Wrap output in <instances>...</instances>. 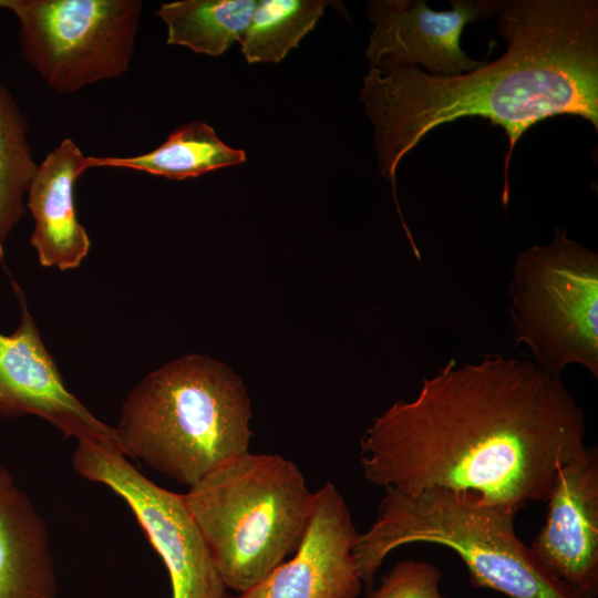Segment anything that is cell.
Listing matches in <instances>:
<instances>
[{
  "mask_svg": "<svg viewBox=\"0 0 598 598\" xmlns=\"http://www.w3.org/2000/svg\"><path fill=\"white\" fill-rule=\"evenodd\" d=\"M227 589L241 594L295 554L315 493L279 454L246 452L184 494Z\"/></svg>",
  "mask_w": 598,
  "mask_h": 598,
  "instance_id": "4",
  "label": "cell"
},
{
  "mask_svg": "<svg viewBox=\"0 0 598 598\" xmlns=\"http://www.w3.org/2000/svg\"><path fill=\"white\" fill-rule=\"evenodd\" d=\"M12 287L21 315L13 332H0V415H35L65 436L118 448L114 426L99 420L66 388L21 287L16 281Z\"/></svg>",
  "mask_w": 598,
  "mask_h": 598,
  "instance_id": "11",
  "label": "cell"
},
{
  "mask_svg": "<svg viewBox=\"0 0 598 598\" xmlns=\"http://www.w3.org/2000/svg\"><path fill=\"white\" fill-rule=\"evenodd\" d=\"M250 417L240 378L218 360L187 354L127 393L114 430L124 456L192 487L248 452Z\"/></svg>",
  "mask_w": 598,
  "mask_h": 598,
  "instance_id": "3",
  "label": "cell"
},
{
  "mask_svg": "<svg viewBox=\"0 0 598 598\" xmlns=\"http://www.w3.org/2000/svg\"><path fill=\"white\" fill-rule=\"evenodd\" d=\"M358 537L344 498L326 482L315 493L310 523L293 557L227 598H358L363 585L353 557Z\"/></svg>",
  "mask_w": 598,
  "mask_h": 598,
  "instance_id": "12",
  "label": "cell"
},
{
  "mask_svg": "<svg viewBox=\"0 0 598 598\" xmlns=\"http://www.w3.org/2000/svg\"><path fill=\"white\" fill-rule=\"evenodd\" d=\"M507 51L453 76L419 66L370 68L360 90L374 126L378 167L390 181L400 219L395 174L402 158L440 125L481 116L504 128L503 204L517 141L536 123L577 115L598 131V2L502 0L495 14Z\"/></svg>",
  "mask_w": 598,
  "mask_h": 598,
  "instance_id": "2",
  "label": "cell"
},
{
  "mask_svg": "<svg viewBox=\"0 0 598 598\" xmlns=\"http://www.w3.org/2000/svg\"><path fill=\"white\" fill-rule=\"evenodd\" d=\"M4 260V249L0 248V262Z\"/></svg>",
  "mask_w": 598,
  "mask_h": 598,
  "instance_id": "22",
  "label": "cell"
},
{
  "mask_svg": "<svg viewBox=\"0 0 598 598\" xmlns=\"http://www.w3.org/2000/svg\"><path fill=\"white\" fill-rule=\"evenodd\" d=\"M9 0H0V8L6 9Z\"/></svg>",
  "mask_w": 598,
  "mask_h": 598,
  "instance_id": "21",
  "label": "cell"
},
{
  "mask_svg": "<svg viewBox=\"0 0 598 598\" xmlns=\"http://www.w3.org/2000/svg\"><path fill=\"white\" fill-rule=\"evenodd\" d=\"M89 159L91 168H127L182 181L240 165L246 161V153L225 144L207 123L192 121L174 130L151 152L121 157L90 156Z\"/></svg>",
  "mask_w": 598,
  "mask_h": 598,
  "instance_id": "15",
  "label": "cell"
},
{
  "mask_svg": "<svg viewBox=\"0 0 598 598\" xmlns=\"http://www.w3.org/2000/svg\"><path fill=\"white\" fill-rule=\"evenodd\" d=\"M586 420L559 377L534 362L484 354L450 359L360 439L372 485L413 495L442 487L516 514L546 501L560 466L586 447Z\"/></svg>",
  "mask_w": 598,
  "mask_h": 598,
  "instance_id": "1",
  "label": "cell"
},
{
  "mask_svg": "<svg viewBox=\"0 0 598 598\" xmlns=\"http://www.w3.org/2000/svg\"><path fill=\"white\" fill-rule=\"evenodd\" d=\"M327 0H260L240 40L248 63H278L317 24Z\"/></svg>",
  "mask_w": 598,
  "mask_h": 598,
  "instance_id": "18",
  "label": "cell"
},
{
  "mask_svg": "<svg viewBox=\"0 0 598 598\" xmlns=\"http://www.w3.org/2000/svg\"><path fill=\"white\" fill-rule=\"evenodd\" d=\"M502 0H452V9L435 11L424 0H374L368 16L374 24L365 56L370 68L421 65L432 75L453 76L485 62L468 58L461 47L467 23L495 17Z\"/></svg>",
  "mask_w": 598,
  "mask_h": 598,
  "instance_id": "10",
  "label": "cell"
},
{
  "mask_svg": "<svg viewBox=\"0 0 598 598\" xmlns=\"http://www.w3.org/2000/svg\"><path fill=\"white\" fill-rule=\"evenodd\" d=\"M14 481L8 468L0 463V497L14 487Z\"/></svg>",
  "mask_w": 598,
  "mask_h": 598,
  "instance_id": "20",
  "label": "cell"
},
{
  "mask_svg": "<svg viewBox=\"0 0 598 598\" xmlns=\"http://www.w3.org/2000/svg\"><path fill=\"white\" fill-rule=\"evenodd\" d=\"M22 59L54 92L72 94L131 68L140 0H9Z\"/></svg>",
  "mask_w": 598,
  "mask_h": 598,
  "instance_id": "7",
  "label": "cell"
},
{
  "mask_svg": "<svg viewBox=\"0 0 598 598\" xmlns=\"http://www.w3.org/2000/svg\"><path fill=\"white\" fill-rule=\"evenodd\" d=\"M75 472L121 497L167 569L172 598H227V588L184 494L145 477L118 448L78 441Z\"/></svg>",
  "mask_w": 598,
  "mask_h": 598,
  "instance_id": "8",
  "label": "cell"
},
{
  "mask_svg": "<svg viewBox=\"0 0 598 598\" xmlns=\"http://www.w3.org/2000/svg\"><path fill=\"white\" fill-rule=\"evenodd\" d=\"M515 344L559 377L568 365L598 378V254L556 229L516 257L507 291Z\"/></svg>",
  "mask_w": 598,
  "mask_h": 598,
  "instance_id": "6",
  "label": "cell"
},
{
  "mask_svg": "<svg viewBox=\"0 0 598 598\" xmlns=\"http://www.w3.org/2000/svg\"><path fill=\"white\" fill-rule=\"evenodd\" d=\"M89 158L73 140L64 138L38 164L25 207L34 220L30 245L43 267L76 269L89 254L91 241L75 206V185L91 168Z\"/></svg>",
  "mask_w": 598,
  "mask_h": 598,
  "instance_id": "13",
  "label": "cell"
},
{
  "mask_svg": "<svg viewBox=\"0 0 598 598\" xmlns=\"http://www.w3.org/2000/svg\"><path fill=\"white\" fill-rule=\"evenodd\" d=\"M375 520L359 534L353 557L367 587L385 557L415 543L455 551L473 586L508 598H569L534 560L516 535L515 515L483 505L468 493L431 487L413 495L384 489Z\"/></svg>",
  "mask_w": 598,
  "mask_h": 598,
  "instance_id": "5",
  "label": "cell"
},
{
  "mask_svg": "<svg viewBox=\"0 0 598 598\" xmlns=\"http://www.w3.org/2000/svg\"><path fill=\"white\" fill-rule=\"evenodd\" d=\"M545 523L529 547L542 571L569 598L598 597V451L587 446L559 467Z\"/></svg>",
  "mask_w": 598,
  "mask_h": 598,
  "instance_id": "9",
  "label": "cell"
},
{
  "mask_svg": "<svg viewBox=\"0 0 598 598\" xmlns=\"http://www.w3.org/2000/svg\"><path fill=\"white\" fill-rule=\"evenodd\" d=\"M29 121L0 74V248L24 217L25 197L38 168Z\"/></svg>",
  "mask_w": 598,
  "mask_h": 598,
  "instance_id": "17",
  "label": "cell"
},
{
  "mask_svg": "<svg viewBox=\"0 0 598 598\" xmlns=\"http://www.w3.org/2000/svg\"><path fill=\"white\" fill-rule=\"evenodd\" d=\"M441 579L442 571L434 564L416 559L401 560L365 598H447L440 589Z\"/></svg>",
  "mask_w": 598,
  "mask_h": 598,
  "instance_id": "19",
  "label": "cell"
},
{
  "mask_svg": "<svg viewBox=\"0 0 598 598\" xmlns=\"http://www.w3.org/2000/svg\"><path fill=\"white\" fill-rule=\"evenodd\" d=\"M48 529L17 486L0 497V598H56Z\"/></svg>",
  "mask_w": 598,
  "mask_h": 598,
  "instance_id": "14",
  "label": "cell"
},
{
  "mask_svg": "<svg viewBox=\"0 0 598 598\" xmlns=\"http://www.w3.org/2000/svg\"><path fill=\"white\" fill-rule=\"evenodd\" d=\"M256 4L255 0H179L163 3L155 13L167 28V44L218 56L240 42Z\"/></svg>",
  "mask_w": 598,
  "mask_h": 598,
  "instance_id": "16",
  "label": "cell"
}]
</instances>
